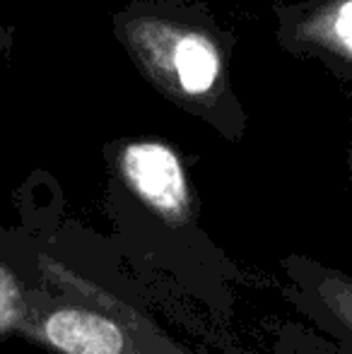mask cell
<instances>
[{
	"label": "cell",
	"mask_w": 352,
	"mask_h": 354,
	"mask_svg": "<svg viewBox=\"0 0 352 354\" xmlns=\"http://www.w3.org/2000/svg\"><path fill=\"white\" fill-rule=\"evenodd\" d=\"M27 297L19 284L17 275L0 263V337L8 333L22 330V323L27 318Z\"/></svg>",
	"instance_id": "8992f818"
},
{
	"label": "cell",
	"mask_w": 352,
	"mask_h": 354,
	"mask_svg": "<svg viewBox=\"0 0 352 354\" xmlns=\"http://www.w3.org/2000/svg\"><path fill=\"white\" fill-rule=\"evenodd\" d=\"M277 46L319 61L352 89V0H275Z\"/></svg>",
	"instance_id": "3957f363"
},
{
	"label": "cell",
	"mask_w": 352,
	"mask_h": 354,
	"mask_svg": "<svg viewBox=\"0 0 352 354\" xmlns=\"http://www.w3.org/2000/svg\"><path fill=\"white\" fill-rule=\"evenodd\" d=\"M292 275L316 304V311L324 313L335 333L352 342V275L304 258L292 263Z\"/></svg>",
	"instance_id": "5b68a950"
},
{
	"label": "cell",
	"mask_w": 352,
	"mask_h": 354,
	"mask_svg": "<svg viewBox=\"0 0 352 354\" xmlns=\"http://www.w3.org/2000/svg\"><path fill=\"white\" fill-rule=\"evenodd\" d=\"M121 183L167 227H183L196 214L186 164L174 145L157 138H128L109 147Z\"/></svg>",
	"instance_id": "7a4b0ae2"
},
{
	"label": "cell",
	"mask_w": 352,
	"mask_h": 354,
	"mask_svg": "<svg viewBox=\"0 0 352 354\" xmlns=\"http://www.w3.org/2000/svg\"><path fill=\"white\" fill-rule=\"evenodd\" d=\"M128 326L113 313L75 304L27 313L22 333L53 354H138Z\"/></svg>",
	"instance_id": "277c9868"
},
{
	"label": "cell",
	"mask_w": 352,
	"mask_h": 354,
	"mask_svg": "<svg viewBox=\"0 0 352 354\" xmlns=\"http://www.w3.org/2000/svg\"><path fill=\"white\" fill-rule=\"evenodd\" d=\"M348 171H350V183H352V140H350V147H348Z\"/></svg>",
	"instance_id": "52a82bcc"
},
{
	"label": "cell",
	"mask_w": 352,
	"mask_h": 354,
	"mask_svg": "<svg viewBox=\"0 0 352 354\" xmlns=\"http://www.w3.org/2000/svg\"><path fill=\"white\" fill-rule=\"evenodd\" d=\"M113 39L138 73L181 111L239 142L246 111L232 84L237 34L198 0H131L111 15Z\"/></svg>",
	"instance_id": "6da1fadb"
}]
</instances>
